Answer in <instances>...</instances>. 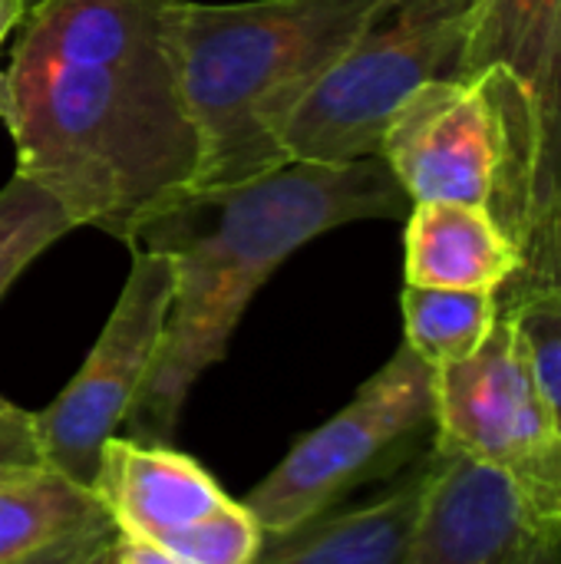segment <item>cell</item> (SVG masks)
<instances>
[{"instance_id": "1", "label": "cell", "mask_w": 561, "mask_h": 564, "mask_svg": "<svg viewBox=\"0 0 561 564\" xmlns=\"http://www.w3.org/2000/svg\"><path fill=\"white\" fill-rule=\"evenodd\" d=\"M172 13L175 0H43L7 63L17 175L122 245L198 182Z\"/></svg>"}, {"instance_id": "2", "label": "cell", "mask_w": 561, "mask_h": 564, "mask_svg": "<svg viewBox=\"0 0 561 564\" xmlns=\"http://www.w3.org/2000/svg\"><path fill=\"white\" fill-rule=\"evenodd\" d=\"M413 202L380 155L288 162L261 178L192 188L152 212L129 248L169 258L175 294L149 383L132 410L172 436L192 387L225 360L235 327L268 278L308 241L367 218H403Z\"/></svg>"}, {"instance_id": "3", "label": "cell", "mask_w": 561, "mask_h": 564, "mask_svg": "<svg viewBox=\"0 0 561 564\" xmlns=\"http://www.w3.org/2000/svg\"><path fill=\"white\" fill-rule=\"evenodd\" d=\"M387 0H175L185 102L202 142L195 188L288 165L284 129Z\"/></svg>"}, {"instance_id": "4", "label": "cell", "mask_w": 561, "mask_h": 564, "mask_svg": "<svg viewBox=\"0 0 561 564\" xmlns=\"http://www.w3.org/2000/svg\"><path fill=\"white\" fill-rule=\"evenodd\" d=\"M380 159L413 205H479L526 251L536 212L539 106L509 66L417 86L390 116Z\"/></svg>"}, {"instance_id": "5", "label": "cell", "mask_w": 561, "mask_h": 564, "mask_svg": "<svg viewBox=\"0 0 561 564\" xmlns=\"http://www.w3.org/2000/svg\"><path fill=\"white\" fill-rule=\"evenodd\" d=\"M479 0H387L284 129L291 162L380 155L397 106L423 83L460 76Z\"/></svg>"}, {"instance_id": "6", "label": "cell", "mask_w": 561, "mask_h": 564, "mask_svg": "<svg viewBox=\"0 0 561 564\" xmlns=\"http://www.w3.org/2000/svg\"><path fill=\"white\" fill-rule=\"evenodd\" d=\"M436 370L407 344L327 423L301 436L248 492L245 506L265 539L331 512L364 482L393 473L433 430Z\"/></svg>"}, {"instance_id": "7", "label": "cell", "mask_w": 561, "mask_h": 564, "mask_svg": "<svg viewBox=\"0 0 561 564\" xmlns=\"http://www.w3.org/2000/svg\"><path fill=\"white\" fill-rule=\"evenodd\" d=\"M436 453L503 473L529 512L561 532V426L529 367L516 324L499 311L489 340L436 370Z\"/></svg>"}, {"instance_id": "8", "label": "cell", "mask_w": 561, "mask_h": 564, "mask_svg": "<svg viewBox=\"0 0 561 564\" xmlns=\"http://www.w3.org/2000/svg\"><path fill=\"white\" fill-rule=\"evenodd\" d=\"M172 294L175 271L169 258L132 248L129 278L93 350L60 397L33 413L40 456L50 469L93 486L103 443L129 423L149 383Z\"/></svg>"}, {"instance_id": "9", "label": "cell", "mask_w": 561, "mask_h": 564, "mask_svg": "<svg viewBox=\"0 0 561 564\" xmlns=\"http://www.w3.org/2000/svg\"><path fill=\"white\" fill-rule=\"evenodd\" d=\"M561 532L539 522L513 482L433 449L430 489L400 564H552Z\"/></svg>"}, {"instance_id": "10", "label": "cell", "mask_w": 561, "mask_h": 564, "mask_svg": "<svg viewBox=\"0 0 561 564\" xmlns=\"http://www.w3.org/2000/svg\"><path fill=\"white\" fill-rule=\"evenodd\" d=\"M89 489L119 535L152 545L202 522L231 499L192 456L165 443L126 436H109L103 443Z\"/></svg>"}, {"instance_id": "11", "label": "cell", "mask_w": 561, "mask_h": 564, "mask_svg": "<svg viewBox=\"0 0 561 564\" xmlns=\"http://www.w3.org/2000/svg\"><path fill=\"white\" fill-rule=\"evenodd\" d=\"M522 261V245L479 205L417 202L407 215V284L499 294Z\"/></svg>"}, {"instance_id": "12", "label": "cell", "mask_w": 561, "mask_h": 564, "mask_svg": "<svg viewBox=\"0 0 561 564\" xmlns=\"http://www.w3.org/2000/svg\"><path fill=\"white\" fill-rule=\"evenodd\" d=\"M430 476L433 456L384 496L357 509H331L294 532L268 539L255 564H400L417 529Z\"/></svg>"}, {"instance_id": "13", "label": "cell", "mask_w": 561, "mask_h": 564, "mask_svg": "<svg viewBox=\"0 0 561 564\" xmlns=\"http://www.w3.org/2000/svg\"><path fill=\"white\" fill-rule=\"evenodd\" d=\"M103 529L116 525L89 486L50 466L0 473V564Z\"/></svg>"}, {"instance_id": "14", "label": "cell", "mask_w": 561, "mask_h": 564, "mask_svg": "<svg viewBox=\"0 0 561 564\" xmlns=\"http://www.w3.org/2000/svg\"><path fill=\"white\" fill-rule=\"evenodd\" d=\"M403 344L433 370L470 360L499 321L496 291H443L407 284L400 294Z\"/></svg>"}, {"instance_id": "15", "label": "cell", "mask_w": 561, "mask_h": 564, "mask_svg": "<svg viewBox=\"0 0 561 564\" xmlns=\"http://www.w3.org/2000/svg\"><path fill=\"white\" fill-rule=\"evenodd\" d=\"M559 20L561 0H479L460 76L499 63L539 93Z\"/></svg>"}, {"instance_id": "16", "label": "cell", "mask_w": 561, "mask_h": 564, "mask_svg": "<svg viewBox=\"0 0 561 564\" xmlns=\"http://www.w3.org/2000/svg\"><path fill=\"white\" fill-rule=\"evenodd\" d=\"M76 228V218L50 192L13 172L0 188V301L46 248Z\"/></svg>"}, {"instance_id": "17", "label": "cell", "mask_w": 561, "mask_h": 564, "mask_svg": "<svg viewBox=\"0 0 561 564\" xmlns=\"http://www.w3.org/2000/svg\"><path fill=\"white\" fill-rule=\"evenodd\" d=\"M499 311L516 324L536 383L561 426V291L506 288L499 291Z\"/></svg>"}, {"instance_id": "18", "label": "cell", "mask_w": 561, "mask_h": 564, "mask_svg": "<svg viewBox=\"0 0 561 564\" xmlns=\"http://www.w3.org/2000/svg\"><path fill=\"white\" fill-rule=\"evenodd\" d=\"M265 529L245 502L228 499L202 522L155 542L179 564H255L265 549Z\"/></svg>"}, {"instance_id": "19", "label": "cell", "mask_w": 561, "mask_h": 564, "mask_svg": "<svg viewBox=\"0 0 561 564\" xmlns=\"http://www.w3.org/2000/svg\"><path fill=\"white\" fill-rule=\"evenodd\" d=\"M536 106H539V169H536L532 225L561 192V20L552 53H549L546 76L536 93Z\"/></svg>"}, {"instance_id": "20", "label": "cell", "mask_w": 561, "mask_h": 564, "mask_svg": "<svg viewBox=\"0 0 561 564\" xmlns=\"http://www.w3.org/2000/svg\"><path fill=\"white\" fill-rule=\"evenodd\" d=\"M506 288H513V291L555 288V291H561V192L555 195V202L536 218L529 241H526V261Z\"/></svg>"}, {"instance_id": "21", "label": "cell", "mask_w": 561, "mask_h": 564, "mask_svg": "<svg viewBox=\"0 0 561 564\" xmlns=\"http://www.w3.org/2000/svg\"><path fill=\"white\" fill-rule=\"evenodd\" d=\"M23 466H46L36 443V423L33 413L0 397V473Z\"/></svg>"}, {"instance_id": "22", "label": "cell", "mask_w": 561, "mask_h": 564, "mask_svg": "<svg viewBox=\"0 0 561 564\" xmlns=\"http://www.w3.org/2000/svg\"><path fill=\"white\" fill-rule=\"evenodd\" d=\"M116 529H103V532H89V535H76V539H66V542H56L36 555H26L13 564H76L83 562L86 555H93L96 549H103L106 542H112Z\"/></svg>"}, {"instance_id": "23", "label": "cell", "mask_w": 561, "mask_h": 564, "mask_svg": "<svg viewBox=\"0 0 561 564\" xmlns=\"http://www.w3.org/2000/svg\"><path fill=\"white\" fill-rule=\"evenodd\" d=\"M106 564H179L175 558H169L159 545L142 542V539H129L119 535L112 539L109 552H106Z\"/></svg>"}, {"instance_id": "24", "label": "cell", "mask_w": 561, "mask_h": 564, "mask_svg": "<svg viewBox=\"0 0 561 564\" xmlns=\"http://www.w3.org/2000/svg\"><path fill=\"white\" fill-rule=\"evenodd\" d=\"M23 17H26L23 0H0V46H3V40L20 26Z\"/></svg>"}, {"instance_id": "25", "label": "cell", "mask_w": 561, "mask_h": 564, "mask_svg": "<svg viewBox=\"0 0 561 564\" xmlns=\"http://www.w3.org/2000/svg\"><path fill=\"white\" fill-rule=\"evenodd\" d=\"M10 109V83H7V69L0 66V119L7 116Z\"/></svg>"}, {"instance_id": "26", "label": "cell", "mask_w": 561, "mask_h": 564, "mask_svg": "<svg viewBox=\"0 0 561 564\" xmlns=\"http://www.w3.org/2000/svg\"><path fill=\"white\" fill-rule=\"evenodd\" d=\"M112 539H116V535H112ZM109 545H112V542H106L103 549H96L93 555H86L83 562H76V564H106V552H109Z\"/></svg>"}, {"instance_id": "27", "label": "cell", "mask_w": 561, "mask_h": 564, "mask_svg": "<svg viewBox=\"0 0 561 564\" xmlns=\"http://www.w3.org/2000/svg\"><path fill=\"white\" fill-rule=\"evenodd\" d=\"M36 3H43V0H23V7H26V10H33Z\"/></svg>"}]
</instances>
